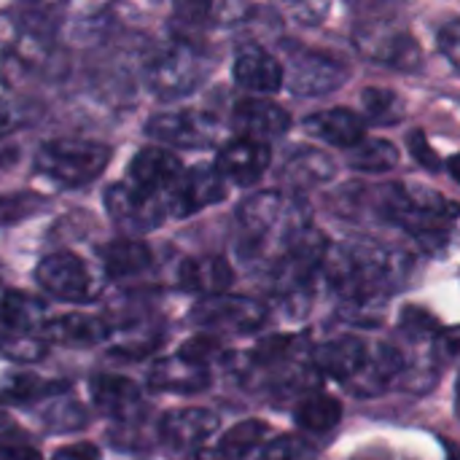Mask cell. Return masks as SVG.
Wrapping results in <instances>:
<instances>
[{
    "mask_svg": "<svg viewBox=\"0 0 460 460\" xmlns=\"http://www.w3.org/2000/svg\"><path fill=\"white\" fill-rule=\"evenodd\" d=\"M221 426V418L205 407L172 410L159 423V437L172 450H197L202 447Z\"/></svg>",
    "mask_w": 460,
    "mask_h": 460,
    "instance_id": "obj_14",
    "label": "cell"
},
{
    "mask_svg": "<svg viewBox=\"0 0 460 460\" xmlns=\"http://www.w3.org/2000/svg\"><path fill=\"white\" fill-rule=\"evenodd\" d=\"M348 164L356 172H388L399 164V151L391 140L383 137H364L348 154Z\"/></svg>",
    "mask_w": 460,
    "mask_h": 460,
    "instance_id": "obj_28",
    "label": "cell"
},
{
    "mask_svg": "<svg viewBox=\"0 0 460 460\" xmlns=\"http://www.w3.org/2000/svg\"><path fill=\"white\" fill-rule=\"evenodd\" d=\"M146 385L159 394H199L210 385V369L208 364L175 353L151 364L146 372Z\"/></svg>",
    "mask_w": 460,
    "mask_h": 460,
    "instance_id": "obj_16",
    "label": "cell"
},
{
    "mask_svg": "<svg viewBox=\"0 0 460 460\" xmlns=\"http://www.w3.org/2000/svg\"><path fill=\"white\" fill-rule=\"evenodd\" d=\"M16 159H19V148H13V146H0V175L8 172V170L16 164Z\"/></svg>",
    "mask_w": 460,
    "mask_h": 460,
    "instance_id": "obj_43",
    "label": "cell"
},
{
    "mask_svg": "<svg viewBox=\"0 0 460 460\" xmlns=\"http://www.w3.org/2000/svg\"><path fill=\"white\" fill-rule=\"evenodd\" d=\"M226 197V181L218 175L216 164H197L175 183L167 199V210L178 218L194 216Z\"/></svg>",
    "mask_w": 460,
    "mask_h": 460,
    "instance_id": "obj_11",
    "label": "cell"
},
{
    "mask_svg": "<svg viewBox=\"0 0 460 460\" xmlns=\"http://www.w3.org/2000/svg\"><path fill=\"white\" fill-rule=\"evenodd\" d=\"M437 353H442L445 358H460V326L445 329L437 337Z\"/></svg>",
    "mask_w": 460,
    "mask_h": 460,
    "instance_id": "obj_40",
    "label": "cell"
},
{
    "mask_svg": "<svg viewBox=\"0 0 460 460\" xmlns=\"http://www.w3.org/2000/svg\"><path fill=\"white\" fill-rule=\"evenodd\" d=\"M89 394H92V402L97 404V410H102L105 415H111L116 420H129L143 407L140 388L121 375H105V372L94 375L89 383Z\"/></svg>",
    "mask_w": 460,
    "mask_h": 460,
    "instance_id": "obj_20",
    "label": "cell"
},
{
    "mask_svg": "<svg viewBox=\"0 0 460 460\" xmlns=\"http://www.w3.org/2000/svg\"><path fill=\"white\" fill-rule=\"evenodd\" d=\"M35 280L49 296L62 302H89L100 291L86 264L70 251H59L40 259V264L35 267Z\"/></svg>",
    "mask_w": 460,
    "mask_h": 460,
    "instance_id": "obj_8",
    "label": "cell"
},
{
    "mask_svg": "<svg viewBox=\"0 0 460 460\" xmlns=\"http://www.w3.org/2000/svg\"><path fill=\"white\" fill-rule=\"evenodd\" d=\"M340 420L342 404L329 394H307L294 410V423L310 434H329Z\"/></svg>",
    "mask_w": 460,
    "mask_h": 460,
    "instance_id": "obj_27",
    "label": "cell"
},
{
    "mask_svg": "<svg viewBox=\"0 0 460 460\" xmlns=\"http://www.w3.org/2000/svg\"><path fill=\"white\" fill-rule=\"evenodd\" d=\"M410 272V253L375 240H345L329 248L323 261V275L340 302V315L356 326H377L388 299L404 288Z\"/></svg>",
    "mask_w": 460,
    "mask_h": 460,
    "instance_id": "obj_1",
    "label": "cell"
},
{
    "mask_svg": "<svg viewBox=\"0 0 460 460\" xmlns=\"http://www.w3.org/2000/svg\"><path fill=\"white\" fill-rule=\"evenodd\" d=\"M353 46L358 49L361 57L388 65V67H399V70H418L423 62L420 46L415 43V38L385 22L358 24L353 32Z\"/></svg>",
    "mask_w": 460,
    "mask_h": 460,
    "instance_id": "obj_6",
    "label": "cell"
},
{
    "mask_svg": "<svg viewBox=\"0 0 460 460\" xmlns=\"http://www.w3.org/2000/svg\"><path fill=\"white\" fill-rule=\"evenodd\" d=\"M191 321L202 329H210V332L253 334L264 326L267 310L253 299L218 294V296H205L202 302H197L191 310Z\"/></svg>",
    "mask_w": 460,
    "mask_h": 460,
    "instance_id": "obj_7",
    "label": "cell"
},
{
    "mask_svg": "<svg viewBox=\"0 0 460 460\" xmlns=\"http://www.w3.org/2000/svg\"><path fill=\"white\" fill-rule=\"evenodd\" d=\"M305 129L329 143V146H337V148H356L364 135H367V127H364V119L348 108H332V111H321V113H313L305 119Z\"/></svg>",
    "mask_w": 460,
    "mask_h": 460,
    "instance_id": "obj_21",
    "label": "cell"
},
{
    "mask_svg": "<svg viewBox=\"0 0 460 460\" xmlns=\"http://www.w3.org/2000/svg\"><path fill=\"white\" fill-rule=\"evenodd\" d=\"M183 178V164L175 154L164 148H143L129 162V183L148 194L172 191Z\"/></svg>",
    "mask_w": 460,
    "mask_h": 460,
    "instance_id": "obj_17",
    "label": "cell"
},
{
    "mask_svg": "<svg viewBox=\"0 0 460 460\" xmlns=\"http://www.w3.org/2000/svg\"><path fill=\"white\" fill-rule=\"evenodd\" d=\"M369 361V350L361 340L356 337H332L321 345L313 348L310 364L318 375L340 380V383H353Z\"/></svg>",
    "mask_w": 460,
    "mask_h": 460,
    "instance_id": "obj_12",
    "label": "cell"
},
{
    "mask_svg": "<svg viewBox=\"0 0 460 460\" xmlns=\"http://www.w3.org/2000/svg\"><path fill=\"white\" fill-rule=\"evenodd\" d=\"M43 423L46 429H51L54 434H70L86 426V412L78 402L70 399H51L43 407Z\"/></svg>",
    "mask_w": 460,
    "mask_h": 460,
    "instance_id": "obj_31",
    "label": "cell"
},
{
    "mask_svg": "<svg viewBox=\"0 0 460 460\" xmlns=\"http://www.w3.org/2000/svg\"><path fill=\"white\" fill-rule=\"evenodd\" d=\"M102 202H105V210L111 213V218L121 229L135 232V234H146V232L156 229L167 213V202H162L156 194L135 189L132 183L108 186Z\"/></svg>",
    "mask_w": 460,
    "mask_h": 460,
    "instance_id": "obj_10",
    "label": "cell"
},
{
    "mask_svg": "<svg viewBox=\"0 0 460 460\" xmlns=\"http://www.w3.org/2000/svg\"><path fill=\"white\" fill-rule=\"evenodd\" d=\"M234 280V272L226 259L221 256H202V259H186L178 270V283L183 291H194L205 296L224 294Z\"/></svg>",
    "mask_w": 460,
    "mask_h": 460,
    "instance_id": "obj_24",
    "label": "cell"
},
{
    "mask_svg": "<svg viewBox=\"0 0 460 460\" xmlns=\"http://www.w3.org/2000/svg\"><path fill=\"white\" fill-rule=\"evenodd\" d=\"M43 208H46V199L38 197V194H30V191L3 194L0 197V229L11 226V224H19V221H24L30 216H35Z\"/></svg>",
    "mask_w": 460,
    "mask_h": 460,
    "instance_id": "obj_32",
    "label": "cell"
},
{
    "mask_svg": "<svg viewBox=\"0 0 460 460\" xmlns=\"http://www.w3.org/2000/svg\"><path fill=\"white\" fill-rule=\"evenodd\" d=\"M111 162V148L81 137H57L38 148L35 170L59 186H86Z\"/></svg>",
    "mask_w": 460,
    "mask_h": 460,
    "instance_id": "obj_3",
    "label": "cell"
},
{
    "mask_svg": "<svg viewBox=\"0 0 460 460\" xmlns=\"http://www.w3.org/2000/svg\"><path fill=\"white\" fill-rule=\"evenodd\" d=\"M46 326V305L27 291H5L0 296V334L24 340Z\"/></svg>",
    "mask_w": 460,
    "mask_h": 460,
    "instance_id": "obj_22",
    "label": "cell"
},
{
    "mask_svg": "<svg viewBox=\"0 0 460 460\" xmlns=\"http://www.w3.org/2000/svg\"><path fill=\"white\" fill-rule=\"evenodd\" d=\"M410 151H412V156L418 159V164H423V167H429V170H439V167H442V159H439V154L431 148V143H429V137H426L423 129L410 132Z\"/></svg>",
    "mask_w": 460,
    "mask_h": 460,
    "instance_id": "obj_36",
    "label": "cell"
},
{
    "mask_svg": "<svg viewBox=\"0 0 460 460\" xmlns=\"http://www.w3.org/2000/svg\"><path fill=\"white\" fill-rule=\"evenodd\" d=\"M267 434L270 426L264 420H243L221 437L213 456L199 460H248L256 450H264Z\"/></svg>",
    "mask_w": 460,
    "mask_h": 460,
    "instance_id": "obj_26",
    "label": "cell"
},
{
    "mask_svg": "<svg viewBox=\"0 0 460 460\" xmlns=\"http://www.w3.org/2000/svg\"><path fill=\"white\" fill-rule=\"evenodd\" d=\"M232 127L240 132V137L267 143V140L283 137L288 132L291 116L278 102H270L264 97H248L234 105Z\"/></svg>",
    "mask_w": 460,
    "mask_h": 460,
    "instance_id": "obj_15",
    "label": "cell"
},
{
    "mask_svg": "<svg viewBox=\"0 0 460 460\" xmlns=\"http://www.w3.org/2000/svg\"><path fill=\"white\" fill-rule=\"evenodd\" d=\"M286 78H288V89L296 97H323L342 89L350 81V67L326 51L291 46Z\"/></svg>",
    "mask_w": 460,
    "mask_h": 460,
    "instance_id": "obj_5",
    "label": "cell"
},
{
    "mask_svg": "<svg viewBox=\"0 0 460 460\" xmlns=\"http://www.w3.org/2000/svg\"><path fill=\"white\" fill-rule=\"evenodd\" d=\"M437 40H439V51L450 59V65L460 73V19L447 22V24L439 30Z\"/></svg>",
    "mask_w": 460,
    "mask_h": 460,
    "instance_id": "obj_35",
    "label": "cell"
},
{
    "mask_svg": "<svg viewBox=\"0 0 460 460\" xmlns=\"http://www.w3.org/2000/svg\"><path fill=\"white\" fill-rule=\"evenodd\" d=\"M399 326H402V332L410 334L412 340H434V342H437V337L442 334L437 318L429 315V313L420 310V307H404V310H402V318H399Z\"/></svg>",
    "mask_w": 460,
    "mask_h": 460,
    "instance_id": "obj_34",
    "label": "cell"
},
{
    "mask_svg": "<svg viewBox=\"0 0 460 460\" xmlns=\"http://www.w3.org/2000/svg\"><path fill=\"white\" fill-rule=\"evenodd\" d=\"M329 11L326 3H307V5H291V16L299 24H318L323 13Z\"/></svg>",
    "mask_w": 460,
    "mask_h": 460,
    "instance_id": "obj_39",
    "label": "cell"
},
{
    "mask_svg": "<svg viewBox=\"0 0 460 460\" xmlns=\"http://www.w3.org/2000/svg\"><path fill=\"white\" fill-rule=\"evenodd\" d=\"M0 460H43L38 450L27 445H0Z\"/></svg>",
    "mask_w": 460,
    "mask_h": 460,
    "instance_id": "obj_42",
    "label": "cell"
},
{
    "mask_svg": "<svg viewBox=\"0 0 460 460\" xmlns=\"http://www.w3.org/2000/svg\"><path fill=\"white\" fill-rule=\"evenodd\" d=\"M270 162H272L270 143L234 137L218 151L216 170L224 181H232L237 186H251L264 178Z\"/></svg>",
    "mask_w": 460,
    "mask_h": 460,
    "instance_id": "obj_13",
    "label": "cell"
},
{
    "mask_svg": "<svg viewBox=\"0 0 460 460\" xmlns=\"http://www.w3.org/2000/svg\"><path fill=\"white\" fill-rule=\"evenodd\" d=\"M100 261H102V270L108 272V278L121 280V278L146 272L151 267L154 256L143 240L121 237V240H111L100 248Z\"/></svg>",
    "mask_w": 460,
    "mask_h": 460,
    "instance_id": "obj_25",
    "label": "cell"
},
{
    "mask_svg": "<svg viewBox=\"0 0 460 460\" xmlns=\"http://www.w3.org/2000/svg\"><path fill=\"white\" fill-rule=\"evenodd\" d=\"M43 337L49 342H59L67 348H92L111 340V326L97 315L70 313L62 318H54L43 326Z\"/></svg>",
    "mask_w": 460,
    "mask_h": 460,
    "instance_id": "obj_23",
    "label": "cell"
},
{
    "mask_svg": "<svg viewBox=\"0 0 460 460\" xmlns=\"http://www.w3.org/2000/svg\"><path fill=\"white\" fill-rule=\"evenodd\" d=\"M213 73V59L197 43L178 40L159 51L146 70L148 86L159 100H181L197 92Z\"/></svg>",
    "mask_w": 460,
    "mask_h": 460,
    "instance_id": "obj_4",
    "label": "cell"
},
{
    "mask_svg": "<svg viewBox=\"0 0 460 460\" xmlns=\"http://www.w3.org/2000/svg\"><path fill=\"white\" fill-rule=\"evenodd\" d=\"M11 437H16V423L0 410V439H11Z\"/></svg>",
    "mask_w": 460,
    "mask_h": 460,
    "instance_id": "obj_44",
    "label": "cell"
},
{
    "mask_svg": "<svg viewBox=\"0 0 460 460\" xmlns=\"http://www.w3.org/2000/svg\"><path fill=\"white\" fill-rule=\"evenodd\" d=\"M361 105L369 121L375 124H396L404 119V100L394 89L369 86L361 94Z\"/></svg>",
    "mask_w": 460,
    "mask_h": 460,
    "instance_id": "obj_30",
    "label": "cell"
},
{
    "mask_svg": "<svg viewBox=\"0 0 460 460\" xmlns=\"http://www.w3.org/2000/svg\"><path fill=\"white\" fill-rule=\"evenodd\" d=\"M334 159L307 146H294L280 164V181H286L294 191H310L315 186H323L334 178Z\"/></svg>",
    "mask_w": 460,
    "mask_h": 460,
    "instance_id": "obj_19",
    "label": "cell"
},
{
    "mask_svg": "<svg viewBox=\"0 0 460 460\" xmlns=\"http://www.w3.org/2000/svg\"><path fill=\"white\" fill-rule=\"evenodd\" d=\"M313 445L302 439L299 434H283L275 437L270 445H264L261 460H310L313 458Z\"/></svg>",
    "mask_w": 460,
    "mask_h": 460,
    "instance_id": "obj_33",
    "label": "cell"
},
{
    "mask_svg": "<svg viewBox=\"0 0 460 460\" xmlns=\"http://www.w3.org/2000/svg\"><path fill=\"white\" fill-rule=\"evenodd\" d=\"M232 73L243 89L259 92V94H275L283 89V81H286L283 65L267 49H261L256 43L240 49Z\"/></svg>",
    "mask_w": 460,
    "mask_h": 460,
    "instance_id": "obj_18",
    "label": "cell"
},
{
    "mask_svg": "<svg viewBox=\"0 0 460 460\" xmlns=\"http://www.w3.org/2000/svg\"><path fill=\"white\" fill-rule=\"evenodd\" d=\"M329 253L326 237L307 226L296 232L286 248L275 256L270 267V286L272 296L288 315H305L313 299V286L318 272H323V261Z\"/></svg>",
    "mask_w": 460,
    "mask_h": 460,
    "instance_id": "obj_2",
    "label": "cell"
},
{
    "mask_svg": "<svg viewBox=\"0 0 460 460\" xmlns=\"http://www.w3.org/2000/svg\"><path fill=\"white\" fill-rule=\"evenodd\" d=\"M218 132V121L199 111H170L146 121V135L172 148H210Z\"/></svg>",
    "mask_w": 460,
    "mask_h": 460,
    "instance_id": "obj_9",
    "label": "cell"
},
{
    "mask_svg": "<svg viewBox=\"0 0 460 460\" xmlns=\"http://www.w3.org/2000/svg\"><path fill=\"white\" fill-rule=\"evenodd\" d=\"M456 415L460 418V377L458 383H456Z\"/></svg>",
    "mask_w": 460,
    "mask_h": 460,
    "instance_id": "obj_46",
    "label": "cell"
},
{
    "mask_svg": "<svg viewBox=\"0 0 460 460\" xmlns=\"http://www.w3.org/2000/svg\"><path fill=\"white\" fill-rule=\"evenodd\" d=\"M24 121H27V116H24L22 108H16V105H0V143L11 132H16Z\"/></svg>",
    "mask_w": 460,
    "mask_h": 460,
    "instance_id": "obj_38",
    "label": "cell"
},
{
    "mask_svg": "<svg viewBox=\"0 0 460 460\" xmlns=\"http://www.w3.org/2000/svg\"><path fill=\"white\" fill-rule=\"evenodd\" d=\"M59 383H51V380H43L38 375H11L0 383V399L5 402H22V404H30V402H49L51 396L59 394Z\"/></svg>",
    "mask_w": 460,
    "mask_h": 460,
    "instance_id": "obj_29",
    "label": "cell"
},
{
    "mask_svg": "<svg viewBox=\"0 0 460 460\" xmlns=\"http://www.w3.org/2000/svg\"><path fill=\"white\" fill-rule=\"evenodd\" d=\"M51 460H100V453H97L94 445L81 442V445H70V447L57 450V456Z\"/></svg>",
    "mask_w": 460,
    "mask_h": 460,
    "instance_id": "obj_41",
    "label": "cell"
},
{
    "mask_svg": "<svg viewBox=\"0 0 460 460\" xmlns=\"http://www.w3.org/2000/svg\"><path fill=\"white\" fill-rule=\"evenodd\" d=\"M218 350H221L218 340H216V337L202 334V337H191V340H189L178 353H181V356H186V358H191V361L208 364V361H210V356H216Z\"/></svg>",
    "mask_w": 460,
    "mask_h": 460,
    "instance_id": "obj_37",
    "label": "cell"
},
{
    "mask_svg": "<svg viewBox=\"0 0 460 460\" xmlns=\"http://www.w3.org/2000/svg\"><path fill=\"white\" fill-rule=\"evenodd\" d=\"M447 170H450V178L460 186V154H453V156L447 159Z\"/></svg>",
    "mask_w": 460,
    "mask_h": 460,
    "instance_id": "obj_45",
    "label": "cell"
}]
</instances>
